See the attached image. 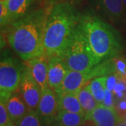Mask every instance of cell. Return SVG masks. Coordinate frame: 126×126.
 <instances>
[{
	"label": "cell",
	"mask_w": 126,
	"mask_h": 126,
	"mask_svg": "<svg viewBox=\"0 0 126 126\" xmlns=\"http://www.w3.org/2000/svg\"><path fill=\"white\" fill-rule=\"evenodd\" d=\"M47 11H32L8 27L10 46L20 58L27 61L44 54V36L48 16Z\"/></svg>",
	"instance_id": "cell-1"
},
{
	"label": "cell",
	"mask_w": 126,
	"mask_h": 126,
	"mask_svg": "<svg viewBox=\"0 0 126 126\" xmlns=\"http://www.w3.org/2000/svg\"><path fill=\"white\" fill-rule=\"evenodd\" d=\"M79 27L97 64L121 56L123 50L121 34L93 10H88L81 14Z\"/></svg>",
	"instance_id": "cell-2"
},
{
	"label": "cell",
	"mask_w": 126,
	"mask_h": 126,
	"mask_svg": "<svg viewBox=\"0 0 126 126\" xmlns=\"http://www.w3.org/2000/svg\"><path fill=\"white\" fill-rule=\"evenodd\" d=\"M81 13L69 2H59L49 12L44 36V54L59 55L79 24Z\"/></svg>",
	"instance_id": "cell-3"
},
{
	"label": "cell",
	"mask_w": 126,
	"mask_h": 126,
	"mask_svg": "<svg viewBox=\"0 0 126 126\" xmlns=\"http://www.w3.org/2000/svg\"><path fill=\"white\" fill-rule=\"evenodd\" d=\"M69 70L86 71L97 65L79 24L59 55Z\"/></svg>",
	"instance_id": "cell-4"
},
{
	"label": "cell",
	"mask_w": 126,
	"mask_h": 126,
	"mask_svg": "<svg viewBox=\"0 0 126 126\" xmlns=\"http://www.w3.org/2000/svg\"><path fill=\"white\" fill-rule=\"evenodd\" d=\"M114 73H116L115 58L104 61L89 70H69L62 86L56 93L58 96H60L65 93L78 92L94 78L109 77Z\"/></svg>",
	"instance_id": "cell-5"
},
{
	"label": "cell",
	"mask_w": 126,
	"mask_h": 126,
	"mask_svg": "<svg viewBox=\"0 0 126 126\" xmlns=\"http://www.w3.org/2000/svg\"><path fill=\"white\" fill-rule=\"evenodd\" d=\"M18 59L9 55L1 57L0 63V97L9 98L19 89L25 69Z\"/></svg>",
	"instance_id": "cell-6"
},
{
	"label": "cell",
	"mask_w": 126,
	"mask_h": 126,
	"mask_svg": "<svg viewBox=\"0 0 126 126\" xmlns=\"http://www.w3.org/2000/svg\"><path fill=\"white\" fill-rule=\"evenodd\" d=\"M93 11L100 17L121 27L126 23V14L123 0H89Z\"/></svg>",
	"instance_id": "cell-7"
},
{
	"label": "cell",
	"mask_w": 126,
	"mask_h": 126,
	"mask_svg": "<svg viewBox=\"0 0 126 126\" xmlns=\"http://www.w3.org/2000/svg\"><path fill=\"white\" fill-rule=\"evenodd\" d=\"M18 91L30 111H36L42 91L32 74L30 69L25 65Z\"/></svg>",
	"instance_id": "cell-8"
},
{
	"label": "cell",
	"mask_w": 126,
	"mask_h": 126,
	"mask_svg": "<svg viewBox=\"0 0 126 126\" xmlns=\"http://www.w3.org/2000/svg\"><path fill=\"white\" fill-rule=\"evenodd\" d=\"M58 111V96L54 90L48 87L42 91L36 113L46 126H50Z\"/></svg>",
	"instance_id": "cell-9"
},
{
	"label": "cell",
	"mask_w": 126,
	"mask_h": 126,
	"mask_svg": "<svg viewBox=\"0 0 126 126\" xmlns=\"http://www.w3.org/2000/svg\"><path fill=\"white\" fill-rule=\"evenodd\" d=\"M69 68L63 59L58 55H53L48 59V86L56 93L60 88Z\"/></svg>",
	"instance_id": "cell-10"
},
{
	"label": "cell",
	"mask_w": 126,
	"mask_h": 126,
	"mask_svg": "<svg viewBox=\"0 0 126 126\" xmlns=\"http://www.w3.org/2000/svg\"><path fill=\"white\" fill-rule=\"evenodd\" d=\"M48 59L49 57L44 54L26 61V66L30 69L32 76L40 87L41 91L49 87L48 83Z\"/></svg>",
	"instance_id": "cell-11"
},
{
	"label": "cell",
	"mask_w": 126,
	"mask_h": 126,
	"mask_svg": "<svg viewBox=\"0 0 126 126\" xmlns=\"http://www.w3.org/2000/svg\"><path fill=\"white\" fill-rule=\"evenodd\" d=\"M86 119L91 120L95 126H116L122 121L116 109L109 108L102 104H99Z\"/></svg>",
	"instance_id": "cell-12"
},
{
	"label": "cell",
	"mask_w": 126,
	"mask_h": 126,
	"mask_svg": "<svg viewBox=\"0 0 126 126\" xmlns=\"http://www.w3.org/2000/svg\"><path fill=\"white\" fill-rule=\"evenodd\" d=\"M7 110L11 121L16 126L30 111L20 92L14 93L7 102Z\"/></svg>",
	"instance_id": "cell-13"
},
{
	"label": "cell",
	"mask_w": 126,
	"mask_h": 126,
	"mask_svg": "<svg viewBox=\"0 0 126 126\" xmlns=\"http://www.w3.org/2000/svg\"><path fill=\"white\" fill-rule=\"evenodd\" d=\"M34 0H8L11 23L30 13Z\"/></svg>",
	"instance_id": "cell-14"
},
{
	"label": "cell",
	"mask_w": 126,
	"mask_h": 126,
	"mask_svg": "<svg viewBox=\"0 0 126 126\" xmlns=\"http://www.w3.org/2000/svg\"><path fill=\"white\" fill-rule=\"evenodd\" d=\"M85 121L86 116L82 114L59 110L50 126H81Z\"/></svg>",
	"instance_id": "cell-15"
},
{
	"label": "cell",
	"mask_w": 126,
	"mask_h": 126,
	"mask_svg": "<svg viewBox=\"0 0 126 126\" xmlns=\"http://www.w3.org/2000/svg\"><path fill=\"white\" fill-rule=\"evenodd\" d=\"M78 92L65 93L58 96L59 110H64L69 112L77 113L86 116L78 97Z\"/></svg>",
	"instance_id": "cell-16"
},
{
	"label": "cell",
	"mask_w": 126,
	"mask_h": 126,
	"mask_svg": "<svg viewBox=\"0 0 126 126\" xmlns=\"http://www.w3.org/2000/svg\"><path fill=\"white\" fill-rule=\"evenodd\" d=\"M88 83L81 88L78 93L79 102L86 114V119L99 105L92 94Z\"/></svg>",
	"instance_id": "cell-17"
},
{
	"label": "cell",
	"mask_w": 126,
	"mask_h": 126,
	"mask_svg": "<svg viewBox=\"0 0 126 126\" xmlns=\"http://www.w3.org/2000/svg\"><path fill=\"white\" fill-rule=\"evenodd\" d=\"M107 78L108 77H97L88 83L92 94L99 104H102L104 99Z\"/></svg>",
	"instance_id": "cell-18"
},
{
	"label": "cell",
	"mask_w": 126,
	"mask_h": 126,
	"mask_svg": "<svg viewBox=\"0 0 126 126\" xmlns=\"http://www.w3.org/2000/svg\"><path fill=\"white\" fill-rule=\"evenodd\" d=\"M18 126H47L41 119L36 111H30Z\"/></svg>",
	"instance_id": "cell-19"
},
{
	"label": "cell",
	"mask_w": 126,
	"mask_h": 126,
	"mask_svg": "<svg viewBox=\"0 0 126 126\" xmlns=\"http://www.w3.org/2000/svg\"><path fill=\"white\" fill-rule=\"evenodd\" d=\"M11 24L10 19V14L8 7V0L0 1V25L1 30L8 28Z\"/></svg>",
	"instance_id": "cell-20"
},
{
	"label": "cell",
	"mask_w": 126,
	"mask_h": 126,
	"mask_svg": "<svg viewBox=\"0 0 126 126\" xmlns=\"http://www.w3.org/2000/svg\"><path fill=\"white\" fill-rule=\"evenodd\" d=\"M9 99L0 97V126H6L12 123L7 110Z\"/></svg>",
	"instance_id": "cell-21"
},
{
	"label": "cell",
	"mask_w": 126,
	"mask_h": 126,
	"mask_svg": "<svg viewBox=\"0 0 126 126\" xmlns=\"http://www.w3.org/2000/svg\"><path fill=\"white\" fill-rule=\"evenodd\" d=\"M115 64L118 76L124 79L126 74V60L119 56L115 58Z\"/></svg>",
	"instance_id": "cell-22"
},
{
	"label": "cell",
	"mask_w": 126,
	"mask_h": 126,
	"mask_svg": "<svg viewBox=\"0 0 126 126\" xmlns=\"http://www.w3.org/2000/svg\"><path fill=\"white\" fill-rule=\"evenodd\" d=\"M102 104L107 107H109V108L115 109V99H114V96L113 94V92L111 90H109L107 88L105 91L104 99Z\"/></svg>",
	"instance_id": "cell-23"
},
{
	"label": "cell",
	"mask_w": 126,
	"mask_h": 126,
	"mask_svg": "<svg viewBox=\"0 0 126 126\" xmlns=\"http://www.w3.org/2000/svg\"><path fill=\"white\" fill-rule=\"evenodd\" d=\"M116 126H126V121H121L117 124Z\"/></svg>",
	"instance_id": "cell-24"
},
{
	"label": "cell",
	"mask_w": 126,
	"mask_h": 126,
	"mask_svg": "<svg viewBox=\"0 0 126 126\" xmlns=\"http://www.w3.org/2000/svg\"><path fill=\"white\" fill-rule=\"evenodd\" d=\"M55 1H58L59 2H64V1L68 2L69 1H72V0H55Z\"/></svg>",
	"instance_id": "cell-25"
},
{
	"label": "cell",
	"mask_w": 126,
	"mask_h": 126,
	"mask_svg": "<svg viewBox=\"0 0 126 126\" xmlns=\"http://www.w3.org/2000/svg\"><path fill=\"white\" fill-rule=\"evenodd\" d=\"M123 5H124V9H125V11H126V0H123Z\"/></svg>",
	"instance_id": "cell-26"
},
{
	"label": "cell",
	"mask_w": 126,
	"mask_h": 126,
	"mask_svg": "<svg viewBox=\"0 0 126 126\" xmlns=\"http://www.w3.org/2000/svg\"><path fill=\"white\" fill-rule=\"evenodd\" d=\"M16 126V125H15L14 123L12 122V123H11L10 124H9L8 126Z\"/></svg>",
	"instance_id": "cell-27"
},
{
	"label": "cell",
	"mask_w": 126,
	"mask_h": 126,
	"mask_svg": "<svg viewBox=\"0 0 126 126\" xmlns=\"http://www.w3.org/2000/svg\"><path fill=\"white\" fill-rule=\"evenodd\" d=\"M125 79V81H126V76H125V79Z\"/></svg>",
	"instance_id": "cell-28"
}]
</instances>
